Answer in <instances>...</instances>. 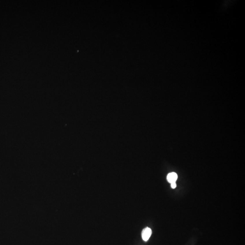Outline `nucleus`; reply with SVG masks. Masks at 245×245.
Wrapping results in <instances>:
<instances>
[{
    "instance_id": "1",
    "label": "nucleus",
    "mask_w": 245,
    "mask_h": 245,
    "mask_svg": "<svg viewBox=\"0 0 245 245\" xmlns=\"http://www.w3.org/2000/svg\"><path fill=\"white\" fill-rule=\"evenodd\" d=\"M152 234V230L149 227H146L142 232V237L144 241H148Z\"/></svg>"
},
{
    "instance_id": "2",
    "label": "nucleus",
    "mask_w": 245,
    "mask_h": 245,
    "mask_svg": "<svg viewBox=\"0 0 245 245\" xmlns=\"http://www.w3.org/2000/svg\"><path fill=\"white\" fill-rule=\"evenodd\" d=\"M177 179H178V175L175 172H171L167 175V180L168 181V183H170L176 182Z\"/></svg>"
},
{
    "instance_id": "3",
    "label": "nucleus",
    "mask_w": 245,
    "mask_h": 245,
    "mask_svg": "<svg viewBox=\"0 0 245 245\" xmlns=\"http://www.w3.org/2000/svg\"><path fill=\"white\" fill-rule=\"evenodd\" d=\"M171 186L172 188H173V189L177 187V184L176 183V182L171 183Z\"/></svg>"
}]
</instances>
